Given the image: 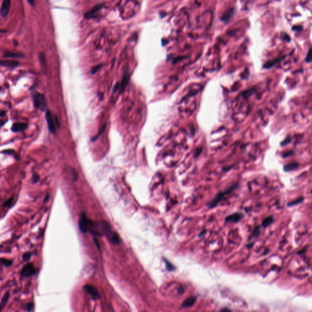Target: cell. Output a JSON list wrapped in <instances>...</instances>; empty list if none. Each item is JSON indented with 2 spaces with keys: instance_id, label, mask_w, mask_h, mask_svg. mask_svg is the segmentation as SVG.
Wrapping results in <instances>:
<instances>
[{
  "instance_id": "13",
  "label": "cell",
  "mask_w": 312,
  "mask_h": 312,
  "mask_svg": "<svg viewBox=\"0 0 312 312\" xmlns=\"http://www.w3.org/2000/svg\"><path fill=\"white\" fill-rule=\"evenodd\" d=\"M242 216L243 215L241 214H238V213H235V214L228 216L226 218V221L227 222H238L241 218H242Z\"/></svg>"
},
{
  "instance_id": "31",
  "label": "cell",
  "mask_w": 312,
  "mask_h": 312,
  "mask_svg": "<svg viewBox=\"0 0 312 312\" xmlns=\"http://www.w3.org/2000/svg\"><path fill=\"white\" fill-rule=\"evenodd\" d=\"M39 179V176L37 174H34L32 178V182L33 183H36Z\"/></svg>"
},
{
  "instance_id": "12",
  "label": "cell",
  "mask_w": 312,
  "mask_h": 312,
  "mask_svg": "<svg viewBox=\"0 0 312 312\" xmlns=\"http://www.w3.org/2000/svg\"><path fill=\"white\" fill-rule=\"evenodd\" d=\"M26 127H27V124H26V123H17L12 125L11 129L13 132H20V131L25 130V129H26Z\"/></svg>"
},
{
  "instance_id": "2",
  "label": "cell",
  "mask_w": 312,
  "mask_h": 312,
  "mask_svg": "<svg viewBox=\"0 0 312 312\" xmlns=\"http://www.w3.org/2000/svg\"><path fill=\"white\" fill-rule=\"evenodd\" d=\"M32 99L34 107L42 111L45 110L46 108V103L45 96L37 92L32 93Z\"/></svg>"
},
{
  "instance_id": "15",
  "label": "cell",
  "mask_w": 312,
  "mask_h": 312,
  "mask_svg": "<svg viewBox=\"0 0 312 312\" xmlns=\"http://www.w3.org/2000/svg\"><path fill=\"white\" fill-rule=\"evenodd\" d=\"M196 301V297H190V298H188L184 301L183 304H182V307H190L195 303Z\"/></svg>"
},
{
  "instance_id": "21",
  "label": "cell",
  "mask_w": 312,
  "mask_h": 312,
  "mask_svg": "<svg viewBox=\"0 0 312 312\" xmlns=\"http://www.w3.org/2000/svg\"><path fill=\"white\" fill-rule=\"evenodd\" d=\"M163 260L165 261V263L167 268V269L168 271H173V270H174L175 268H174L173 264H172L168 260H167V259H165V258H164Z\"/></svg>"
},
{
  "instance_id": "1",
  "label": "cell",
  "mask_w": 312,
  "mask_h": 312,
  "mask_svg": "<svg viewBox=\"0 0 312 312\" xmlns=\"http://www.w3.org/2000/svg\"><path fill=\"white\" fill-rule=\"evenodd\" d=\"M100 227H101L103 233L108 238L111 243L114 245H119L120 243L121 240L118 234L112 231L111 226L109 225L108 222L105 221L102 222Z\"/></svg>"
},
{
  "instance_id": "4",
  "label": "cell",
  "mask_w": 312,
  "mask_h": 312,
  "mask_svg": "<svg viewBox=\"0 0 312 312\" xmlns=\"http://www.w3.org/2000/svg\"><path fill=\"white\" fill-rule=\"evenodd\" d=\"M235 187L233 186V187H231L229 189H228L227 190H226L225 191H222V192H220L219 193L218 195L215 197V198L212 200V201H211L210 202V203L209 204V208H214L215 206L218 204L221 200L224 198V197H225L227 195H228V194L229 193H231V191H232L234 188Z\"/></svg>"
},
{
  "instance_id": "32",
  "label": "cell",
  "mask_w": 312,
  "mask_h": 312,
  "mask_svg": "<svg viewBox=\"0 0 312 312\" xmlns=\"http://www.w3.org/2000/svg\"><path fill=\"white\" fill-rule=\"evenodd\" d=\"M293 154V151H287V152L284 153L283 156H284V157H289V156H291Z\"/></svg>"
},
{
  "instance_id": "7",
  "label": "cell",
  "mask_w": 312,
  "mask_h": 312,
  "mask_svg": "<svg viewBox=\"0 0 312 312\" xmlns=\"http://www.w3.org/2000/svg\"><path fill=\"white\" fill-rule=\"evenodd\" d=\"M286 56H287L286 55H284V56H282L281 57L274 59L269 60V61H267L263 65V67L264 69H270V68H271L273 67H274L275 65H276L277 64H278L280 62H281L282 61H283L285 59Z\"/></svg>"
},
{
  "instance_id": "34",
  "label": "cell",
  "mask_w": 312,
  "mask_h": 312,
  "mask_svg": "<svg viewBox=\"0 0 312 312\" xmlns=\"http://www.w3.org/2000/svg\"><path fill=\"white\" fill-rule=\"evenodd\" d=\"M220 312H231V311L227 308H224L220 311Z\"/></svg>"
},
{
  "instance_id": "3",
  "label": "cell",
  "mask_w": 312,
  "mask_h": 312,
  "mask_svg": "<svg viewBox=\"0 0 312 312\" xmlns=\"http://www.w3.org/2000/svg\"><path fill=\"white\" fill-rule=\"evenodd\" d=\"M79 227L82 233H86L92 231L93 228V222L87 218L84 213H82L79 220Z\"/></svg>"
},
{
  "instance_id": "17",
  "label": "cell",
  "mask_w": 312,
  "mask_h": 312,
  "mask_svg": "<svg viewBox=\"0 0 312 312\" xmlns=\"http://www.w3.org/2000/svg\"><path fill=\"white\" fill-rule=\"evenodd\" d=\"M274 222V217L273 216H269L264 219L262 222V226L264 228L269 227Z\"/></svg>"
},
{
  "instance_id": "30",
  "label": "cell",
  "mask_w": 312,
  "mask_h": 312,
  "mask_svg": "<svg viewBox=\"0 0 312 312\" xmlns=\"http://www.w3.org/2000/svg\"><path fill=\"white\" fill-rule=\"evenodd\" d=\"M283 39L284 40H285L287 42H290L291 41V37L290 36H289V35L287 34V33H284V35H283Z\"/></svg>"
},
{
  "instance_id": "26",
  "label": "cell",
  "mask_w": 312,
  "mask_h": 312,
  "mask_svg": "<svg viewBox=\"0 0 312 312\" xmlns=\"http://www.w3.org/2000/svg\"><path fill=\"white\" fill-rule=\"evenodd\" d=\"M291 142V138L290 137H287L284 141H282V142L280 143V145L281 146H285V145H288V143H290Z\"/></svg>"
},
{
  "instance_id": "33",
  "label": "cell",
  "mask_w": 312,
  "mask_h": 312,
  "mask_svg": "<svg viewBox=\"0 0 312 312\" xmlns=\"http://www.w3.org/2000/svg\"><path fill=\"white\" fill-rule=\"evenodd\" d=\"M31 255V253H29V252L25 253V254H24V256H23V259H24L25 260H28V259L30 258Z\"/></svg>"
},
{
  "instance_id": "14",
  "label": "cell",
  "mask_w": 312,
  "mask_h": 312,
  "mask_svg": "<svg viewBox=\"0 0 312 312\" xmlns=\"http://www.w3.org/2000/svg\"><path fill=\"white\" fill-rule=\"evenodd\" d=\"M23 56H23L22 54L16 53V52L8 51H4L3 53V57H6V58H19Z\"/></svg>"
},
{
  "instance_id": "8",
  "label": "cell",
  "mask_w": 312,
  "mask_h": 312,
  "mask_svg": "<svg viewBox=\"0 0 312 312\" xmlns=\"http://www.w3.org/2000/svg\"><path fill=\"white\" fill-rule=\"evenodd\" d=\"M84 289L87 293L90 294L94 299L99 298L100 296H99V292L94 287L90 285H86L84 287Z\"/></svg>"
},
{
  "instance_id": "28",
  "label": "cell",
  "mask_w": 312,
  "mask_h": 312,
  "mask_svg": "<svg viewBox=\"0 0 312 312\" xmlns=\"http://www.w3.org/2000/svg\"><path fill=\"white\" fill-rule=\"evenodd\" d=\"M303 27L301 25H295L292 27V30L294 31H301L302 30Z\"/></svg>"
},
{
  "instance_id": "27",
  "label": "cell",
  "mask_w": 312,
  "mask_h": 312,
  "mask_svg": "<svg viewBox=\"0 0 312 312\" xmlns=\"http://www.w3.org/2000/svg\"><path fill=\"white\" fill-rule=\"evenodd\" d=\"M33 308V304L32 303H28L26 304L25 305V309L26 310H27L28 311H31V310Z\"/></svg>"
},
{
  "instance_id": "25",
  "label": "cell",
  "mask_w": 312,
  "mask_h": 312,
  "mask_svg": "<svg viewBox=\"0 0 312 312\" xmlns=\"http://www.w3.org/2000/svg\"><path fill=\"white\" fill-rule=\"evenodd\" d=\"M127 78L126 77V76H124L121 81V87H120L121 90H123L125 89L126 85L127 84Z\"/></svg>"
},
{
  "instance_id": "20",
  "label": "cell",
  "mask_w": 312,
  "mask_h": 312,
  "mask_svg": "<svg viewBox=\"0 0 312 312\" xmlns=\"http://www.w3.org/2000/svg\"><path fill=\"white\" fill-rule=\"evenodd\" d=\"M8 299H9V293H6L4 296V297L3 298V299L1 300V309H3V308L4 307L5 305L6 304V303H7V302L8 301Z\"/></svg>"
},
{
  "instance_id": "5",
  "label": "cell",
  "mask_w": 312,
  "mask_h": 312,
  "mask_svg": "<svg viewBox=\"0 0 312 312\" xmlns=\"http://www.w3.org/2000/svg\"><path fill=\"white\" fill-rule=\"evenodd\" d=\"M37 270L35 268L34 266L32 263H28L23 267L22 269L21 273L23 276L28 278V277L32 276L37 273Z\"/></svg>"
},
{
  "instance_id": "6",
  "label": "cell",
  "mask_w": 312,
  "mask_h": 312,
  "mask_svg": "<svg viewBox=\"0 0 312 312\" xmlns=\"http://www.w3.org/2000/svg\"><path fill=\"white\" fill-rule=\"evenodd\" d=\"M45 117H46V123H47V125H48V127L51 133H55L56 132L55 122H54L53 117H52V115L50 110H48L46 111Z\"/></svg>"
},
{
  "instance_id": "29",
  "label": "cell",
  "mask_w": 312,
  "mask_h": 312,
  "mask_svg": "<svg viewBox=\"0 0 312 312\" xmlns=\"http://www.w3.org/2000/svg\"><path fill=\"white\" fill-rule=\"evenodd\" d=\"M13 200H14V198H9L8 200H7V201H6V202L4 203V204H3L4 207H9V206H10V204H11L12 203Z\"/></svg>"
},
{
  "instance_id": "10",
  "label": "cell",
  "mask_w": 312,
  "mask_h": 312,
  "mask_svg": "<svg viewBox=\"0 0 312 312\" xmlns=\"http://www.w3.org/2000/svg\"><path fill=\"white\" fill-rule=\"evenodd\" d=\"M102 6H103V5L101 4H96L93 9H92L90 10L87 12L86 13L84 14L85 18L86 19L92 18V17H93L94 15H95V14H96L98 12L99 10V9L102 8Z\"/></svg>"
},
{
  "instance_id": "23",
  "label": "cell",
  "mask_w": 312,
  "mask_h": 312,
  "mask_svg": "<svg viewBox=\"0 0 312 312\" xmlns=\"http://www.w3.org/2000/svg\"><path fill=\"white\" fill-rule=\"evenodd\" d=\"M102 66H103L102 64H99V65H95V67H93L91 70V73L92 74H95V73L97 72L98 70H99V68H101Z\"/></svg>"
},
{
  "instance_id": "9",
  "label": "cell",
  "mask_w": 312,
  "mask_h": 312,
  "mask_svg": "<svg viewBox=\"0 0 312 312\" xmlns=\"http://www.w3.org/2000/svg\"><path fill=\"white\" fill-rule=\"evenodd\" d=\"M10 6V1L9 0H4L1 4V15L3 17H6L9 12Z\"/></svg>"
},
{
  "instance_id": "18",
  "label": "cell",
  "mask_w": 312,
  "mask_h": 312,
  "mask_svg": "<svg viewBox=\"0 0 312 312\" xmlns=\"http://www.w3.org/2000/svg\"><path fill=\"white\" fill-rule=\"evenodd\" d=\"M304 201V197H301V198H299L296 199V200H294V201H291V202H289L287 204V205L288 206V207H292V206L296 205L302 203Z\"/></svg>"
},
{
  "instance_id": "22",
  "label": "cell",
  "mask_w": 312,
  "mask_h": 312,
  "mask_svg": "<svg viewBox=\"0 0 312 312\" xmlns=\"http://www.w3.org/2000/svg\"><path fill=\"white\" fill-rule=\"evenodd\" d=\"M1 263H2V264H3L4 266L6 267H9L12 264V262L10 260H8V259H5V258H2L1 259Z\"/></svg>"
},
{
  "instance_id": "24",
  "label": "cell",
  "mask_w": 312,
  "mask_h": 312,
  "mask_svg": "<svg viewBox=\"0 0 312 312\" xmlns=\"http://www.w3.org/2000/svg\"><path fill=\"white\" fill-rule=\"evenodd\" d=\"M260 233V227L259 226H257L254 229V231H253V235L255 237H257L259 236V235Z\"/></svg>"
},
{
  "instance_id": "11",
  "label": "cell",
  "mask_w": 312,
  "mask_h": 312,
  "mask_svg": "<svg viewBox=\"0 0 312 312\" xmlns=\"http://www.w3.org/2000/svg\"><path fill=\"white\" fill-rule=\"evenodd\" d=\"M1 65L3 67L10 68H14L19 65V62L18 61L14 60H2L1 61Z\"/></svg>"
},
{
  "instance_id": "19",
  "label": "cell",
  "mask_w": 312,
  "mask_h": 312,
  "mask_svg": "<svg viewBox=\"0 0 312 312\" xmlns=\"http://www.w3.org/2000/svg\"><path fill=\"white\" fill-rule=\"evenodd\" d=\"M305 61L307 63H310L312 61V47L310 48L305 58Z\"/></svg>"
},
{
  "instance_id": "16",
  "label": "cell",
  "mask_w": 312,
  "mask_h": 312,
  "mask_svg": "<svg viewBox=\"0 0 312 312\" xmlns=\"http://www.w3.org/2000/svg\"><path fill=\"white\" fill-rule=\"evenodd\" d=\"M299 164L298 163L294 162V163H290L285 165L284 167V169L285 171H291L296 169L299 168Z\"/></svg>"
}]
</instances>
